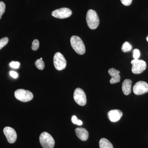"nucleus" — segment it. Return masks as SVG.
<instances>
[{"label": "nucleus", "instance_id": "f257e3e1", "mask_svg": "<svg viewBox=\"0 0 148 148\" xmlns=\"http://www.w3.org/2000/svg\"><path fill=\"white\" fill-rule=\"evenodd\" d=\"M86 21L88 27L92 30L97 29L100 24L98 14L95 11L92 9L88 11L86 15Z\"/></svg>", "mask_w": 148, "mask_h": 148}, {"label": "nucleus", "instance_id": "f03ea898", "mask_svg": "<svg viewBox=\"0 0 148 148\" xmlns=\"http://www.w3.org/2000/svg\"><path fill=\"white\" fill-rule=\"evenodd\" d=\"M71 43L75 51L79 55H83L85 53V47L83 42L80 37L76 36L71 37Z\"/></svg>", "mask_w": 148, "mask_h": 148}, {"label": "nucleus", "instance_id": "7ed1b4c3", "mask_svg": "<svg viewBox=\"0 0 148 148\" xmlns=\"http://www.w3.org/2000/svg\"><path fill=\"white\" fill-rule=\"evenodd\" d=\"M39 140L43 148H53L55 145L54 139L49 133L46 132H43L40 134Z\"/></svg>", "mask_w": 148, "mask_h": 148}, {"label": "nucleus", "instance_id": "20e7f679", "mask_svg": "<svg viewBox=\"0 0 148 148\" xmlns=\"http://www.w3.org/2000/svg\"><path fill=\"white\" fill-rule=\"evenodd\" d=\"M14 96L16 99L23 102L31 101L34 98L33 93L29 90L19 89L14 92Z\"/></svg>", "mask_w": 148, "mask_h": 148}, {"label": "nucleus", "instance_id": "39448f33", "mask_svg": "<svg viewBox=\"0 0 148 148\" xmlns=\"http://www.w3.org/2000/svg\"><path fill=\"white\" fill-rule=\"evenodd\" d=\"M53 62L54 67L58 71H62L66 68L67 62L66 58L60 52H57L54 54Z\"/></svg>", "mask_w": 148, "mask_h": 148}, {"label": "nucleus", "instance_id": "423d86ee", "mask_svg": "<svg viewBox=\"0 0 148 148\" xmlns=\"http://www.w3.org/2000/svg\"><path fill=\"white\" fill-rule=\"evenodd\" d=\"M131 64L132 65V71L135 74L142 73L147 68V64L143 60L134 59L131 61Z\"/></svg>", "mask_w": 148, "mask_h": 148}, {"label": "nucleus", "instance_id": "0eeeda50", "mask_svg": "<svg viewBox=\"0 0 148 148\" xmlns=\"http://www.w3.org/2000/svg\"><path fill=\"white\" fill-rule=\"evenodd\" d=\"M73 98L75 102L80 106H84L86 104V95L84 91L79 88H77L74 91Z\"/></svg>", "mask_w": 148, "mask_h": 148}, {"label": "nucleus", "instance_id": "6e6552de", "mask_svg": "<svg viewBox=\"0 0 148 148\" xmlns=\"http://www.w3.org/2000/svg\"><path fill=\"white\" fill-rule=\"evenodd\" d=\"M72 14L71 9L66 8H63L56 10L51 13V15L56 18L63 19L70 17Z\"/></svg>", "mask_w": 148, "mask_h": 148}, {"label": "nucleus", "instance_id": "1a4fd4ad", "mask_svg": "<svg viewBox=\"0 0 148 148\" xmlns=\"http://www.w3.org/2000/svg\"><path fill=\"white\" fill-rule=\"evenodd\" d=\"M133 91L135 95H140L148 92V84L144 81L138 82L133 88Z\"/></svg>", "mask_w": 148, "mask_h": 148}, {"label": "nucleus", "instance_id": "9d476101", "mask_svg": "<svg viewBox=\"0 0 148 148\" xmlns=\"http://www.w3.org/2000/svg\"><path fill=\"white\" fill-rule=\"evenodd\" d=\"M3 132L9 143L10 144L15 143L17 138V134L13 128L6 127L4 128Z\"/></svg>", "mask_w": 148, "mask_h": 148}, {"label": "nucleus", "instance_id": "9b49d317", "mask_svg": "<svg viewBox=\"0 0 148 148\" xmlns=\"http://www.w3.org/2000/svg\"><path fill=\"white\" fill-rule=\"evenodd\" d=\"M123 116V112L119 110H113L108 113L109 119L112 122L119 121Z\"/></svg>", "mask_w": 148, "mask_h": 148}, {"label": "nucleus", "instance_id": "f8f14e48", "mask_svg": "<svg viewBox=\"0 0 148 148\" xmlns=\"http://www.w3.org/2000/svg\"><path fill=\"white\" fill-rule=\"evenodd\" d=\"M120 73V71L114 68L109 69L108 73L111 77V79L110 81L111 84L117 83L120 81L121 77L119 75Z\"/></svg>", "mask_w": 148, "mask_h": 148}, {"label": "nucleus", "instance_id": "ddd939ff", "mask_svg": "<svg viewBox=\"0 0 148 148\" xmlns=\"http://www.w3.org/2000/svg\"><path fill=\"white\" fill-rule=\"evenodd\" d=\"M76 134L80 140L83 141H86L88 138V132L87 130L83 127H77L75 130Z\"/></svg>", "mask_w": 148, "mask_h": 148}, {"label": "nucleus", "instance_id": "4468645a", "mask_svg": "<svg viewBox=\"0 0 148 148\" xmlns=\"http://www.w3.org/2000/svg\"><path fill=\"white\" fill-rule=\"evenodd\" d=\"M132 82L130 79H125L122 85V89L124 95H128L131 93Z\"/></svg>", "mask_w": 148, "mask_h": 148}, {"label": "nucleus", "instance_id": "2eb2a0df", "mask_svg": "<svg viewBox=\"0 0 148 148\" xmlns=\"http://www.w3.org/2000/svg\"><path fill=\"white\" fill-rule=\"evenodd\" d=\"M100 148H114L112 144L106 138H103L99 141Z\"/></svg>", "mask_w": 148, "mask_h": 148}, {"label": "nucleus", "instance_id": "dca6fc26", "mask_svg": "<svg viewBox=\"0 0 148 148\" xmlns=\"http://www.w3.org/2000/svg\"><path fill=\"white\" fill-rule=\"evenodd\" d=\"M132 49V45L127 42H125L123 44L121 50L123 52H127L131 50Z\"/></svg>", "mask_w": 148, "mask_h": 148}, {"label": "nucleus", "instance_id": "f3484780", "mask_svg": "<svg viewBox=\"0 0 148 148\" xmlns=\"http://www.w3.org/2000/svg\"><path fill=\"white\" fill-rule=\"evenodd\" d=\"M35 65L37 68L40 70H43L45 66L44 62L43 61L42 59H41L40 58L38 59L35 62Z\"/></svg>", "mask_w": 148, "mask_h": 148}, {"label": "nucleus", "instance_id": "a211bd4d", "mask_svg": "<svg viewBox=\"0 0 148 148\" xmlns=\"http://www.w3.org/2000/svg\"><path fill=\"white\" fill-rule=\"evenodd\" d=\"M71 121L73 124L77 125H81L83 124L82 121L81 120L78 119L77 117L75 115H73L72 116Z\"/></svg>", "mask_w": 148, "mask_h": 148}, {"label": "nucleus", "instance_id": "6ab92c4d", "mask_svg": "<svg viewBox=\"0 0 148 148\" xmlns=\"http://www.w3.org/2000/svg\"><path fill=\"white\" fill-rule=\"evenodd\" d=\"M8 41L9 39L7 37H5L0 40V49L7 44Z\"/></svg>", "mask_w": 148, "mask_h": 148}, {"label": "nucleus", "instance_id": "aec40b11", "mask_svg": "<svg viewBox=\"0 0 148 148\" xmlns=\"http://www.w3.org/2000/svg\"><path fill=\"white\" fill-rule=\"evenodd\" d=\"M39 42L38 40L35 39L32 42V49L34 51H36L39 47Z\"/></svg>", "mask_w": 148, "mask_h": 148}, {"label": "nucleus", "instance_id": "412c9836", "mask_svg": "<svg viewBox=\"0 0 148 148\" xmlns=\"http://www.w3.org/2000/svg\"><path fill=\"white\" fill-rule=\"evenodd\" d=\"M5 4L2 1H0V19L5 12Z\"/></svg>", "mask_w": 148, "mask_h": 148}, {"label": "nucleus", "instance_id": "4be33fe9", "mask_svg": "<svg viewBox=\"0 0 148 148\" xmlns=\"http://www.w3.org/2000/svg\"><path fill=\"white\" fill-rule=\"evenodd\" d=\"M20 66V63L18 61H12L10 64V66L14 69H18Z\"/></svg>", "mask_w": 148, "mask_h": 148}, {"label": "nucleus", "instance_id": "5701e85b", "mask_svg": "<svg viewBox=\"0 0 148 148\" xmlns=\"http://www.w3.org/2000/svg\"><path fill=\"white\" fill-rule=\"evenodd\" d=\"M140 53L139 49H136L133 51V57L134 59H138L140 58Z\"/></svg>", "mask_w": 148, "mask_h": 148}, {"label": "nucleus", "instance_id": "b1692460", "mask_svg": "<svg viewBox=\"0 0 148 148\" xmlns=\"http://www.w3.org/2000/svg\"><path fill=\"white\" fill-rule=\"evenodd\" d=\"M122 3L125 6H129L132 3V0H121Z\"/></svg>", "mask_w": 148, "mask_h": 148}, {"label": "nucleus", "instance_id": "393cba45", "mask_svg": "<svg viewBox=\"0 0 148 148\" xmlns=\"http://www.w3.org/2000/svg\"><path fill=\"white\" fill-rule=\"evenodd\" d=\"M10 75L14 79H16V78H17L18 76V74L16 72L13 71H11L10 72Z\"/></svg>", "mask_w": 148, "mask_h": 148}, {"label": "nucleus", "instance_id": "a878e982", "mask_svg": "<svg viewBox=\"0 0 148 148\" xmlns=\"http://www.w3.org/2000/svg\"><path fill=\"white\" fill-rule=\"evenodd\" d=\"M147 42H148V35L147 36Z\"/></svg>", "mask_w": 148, "mask_h": 148}]
</instances>
